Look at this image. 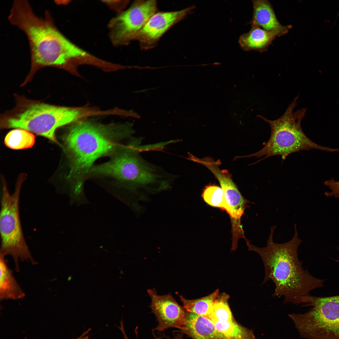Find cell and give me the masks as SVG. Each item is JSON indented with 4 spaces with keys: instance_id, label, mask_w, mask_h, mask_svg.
I'll return each instance as SVG.
<instances>
[{
    "instance_id": "18",
    "label": "cell",
    "mask_w": 339,
    "mask_h": 339,
    "mask_svg": "<svg viewBox=\"0 0 339 339\" xmlns=\"http://www.w3.org/2000/svg\"><path fill=\"white\" fill-rule=\"evenodd\" d=\"M35 142V136L31 132L21 128H16L10 131L4 140L7 147L15 150L31 148Z\"/></svg>"
},
{
    "instance_id": "9",
    "label": "cell",
    "mask_w": 339,
    "mask_h": 339,
    "mask_svg": "<svg viewBox=\"0 0 339 339\" xmlns=\"http://www.w3.org/2000/svg\"><path fill=\"white\" fill-rule=\"evenodd\" d=\"M157 10L155 0H137L111 19L108 28L113 45L117 47L126 45L136 40L140 31Z\"/></svg>"
},
{
    "instance_id": "17",
    "label": "cell",
    "mask_w": 339,
    "mask_h": 339,
    "mask_svg": "<svg viewBox=\"0 0 339 339\" xmlns=\"http://www.w3.org/2000/svg\"><path fill=\"white\" fill-rule=\"evenodd\" d=\"M219 293V289H217L207 296L191 300L186 299L182 295L179 296L186 311L208 318Z\"/></svg>"
},
{
    "instance_id": "8",
    "label": "cell",
    "mask_w": 339,
    "mask_h": 339,
    "mask_svg": "<svg viewBox=\"0 0 339 339\" xmlns=\"http://www.w3.org/2000/svg\"><path fill=\"white\" fill-rule=\"evenodd\" d=\"M303 304L312 308L303 314L288 315L301 336L307 339H339V295H310Z\"/></svg>"
},
{
    "instance_id": "19",
    "label": "cell",
    "mask_w": 339,
    "mask_h": 339,
    "mask_svg": "<svg viewBox=\"0 0 339 339\" xmlns=\"http://www.w3.org/2000/svg\"><path fill=\"white\" fill-rule=\"evenodd\" d=\"M213 322L217 329L228 339H258L252 330L242 326L235 320Z\"/></svg>"
},
{
    "instance_id": "22",
    "label": "cell",
    "mask_w": 339,
    "mask_h": 339,
    "mask_svg": "<svg viewBox=\"0 0 339 339\" xmlns=\"http://www.w3.org/2000/svg\"><path fill=\"white\" fill-rule=\"evenodd\" d=\"M102 2L109 8L119 14L124 11L129 3L126 0H103Z\"/></svg>"
},
{
    "instance_id": "4",
    "label": "cell",
    "mask_w": 339,
    "mask_h": 339,
    "mask_svg": "<svg viewBox=\"0 0 339 339\" xmlns=\"http://www.w3.org/2000/svg\"><path fill=\"white\" fill-rule=\"evenodd\" d=\"M15 106L0 117L1 129L21 128L56 142V130L61 127L95 116V108L85 105L68 107L31 100L15 94Z\"/></svg>"
},
{
    "instance_id": "21",
    "label": "cell",
    "mask_w": 339,
    "mask_h": 339,
    "mask_svg": "<svg viewBox=\"0 0 339 339\" xmlns=\"http://www.w3.org/2000/svg\"><path fill=\"white\" fill-rule=\"evenodd\" d=\"M202 196L209 205L224 210L223 193L221 188L215 185L207 186L203 190Z\"/></svg>"
},
{
    "instance_id": "23",
    "label": "cell",
    "mask_w": 339,
    "mask_h": 339,
    "mask_svg": "<svg viewBox=\"0 0 339 339\" xmlns=\"http://www.w3.org/2000/svg\"><path fill=\"white\" fill-rule=\"evenodd\" d=\"M325 185L328 186L331 190L326 191L325 195L328 197L339 198V181H336L333 178L326 180L324 182Z\"/></svg>"
},
{
    "instance_id": "11",
    "label": "cell",
    "mask_w": 339,
    "mask_h": 339,
    "mask_svg": "<svg viewBox=\"0 0 339 339\" xmlns=\"http://www.w3.org/2000/svg\"><path fill=\"white\" fill-rule=\"evenodd\" d=\"M195 8L192 6L179 11L156 12L140 31L136 40L139 42L143 49L153 47L167 30L183 19Z\"/></svg>"
},
{
    "instance_id": "15",
    "label": "cell",
    "mask_w": 339,
    "mask_h": 339,
    "mask_svg": "<svg viewBox=\"0 0 339 339\" xmlns=\"http://www.w3.org/2000/svg\"><path fill=\"white\" fill-rule=\"evenodd\" d=\"M250 31L242 34L239 39V43L245 51H266L272 42L277 37L275 34L265 30L256 25L250 24Z\"/></svg>"
},
{
    "instance_id": "12",
    "label": "cell",
    "mask_w": 339,
    "mask_h": 339,
    "mask_svg": "<svg viewBox=\"0 0 339 339\" xmlns=\"http://www.w3.org/2000/svg\"><path fill=\"white\" fill-rule=\"evenodd\" d=\"M223 193L224 210L229 215L231 221L232 234V248L236 249L238 240L245 239L241 223V218L250 202L241 195L232 177L225 176L219 180Z\"/></svg>"
},
{
    "instance_id": "1",
    "label": "cell",
    "mask_w": 339,
    "mask_h": 339,
    "mask_svg": "<svg viewBox=\"0 0 339 339\" xmlns=\"http://www.w3.org/2000/svg\"><path fill=\"white\" fill-rule=\"evenodd\" d=\"M9 23L25 34L30 53L29 72L21 86L30 82L37 71L46 67L56 68L81 77V65L98 67L101 59L76 45L58 29L50 12L40 17L26 0L13 1L8 16Z\"/></svg>"
},
{
    "instance_id": "26",
    "label": "cell",
    "mask_w": 339,
    "mask_h": 339,
    "mask_svg": "<svg viewBox=\"0 0 339 339\" xmlns=\"http://www.w3.org/2000/svg\"><path fill=\"white\" fill-rule=\"evenodd\" d=\"M338 249L339 250V247L338 248ZM335 261H337V262H338L339 263V260H335Z\"/></svg>"
},
{
    "instance_id": "14",
    "label": "cell",
    "mask_w": 339,
    "mask_h": 339,
    "mask_svg": "<svg viewBox=\"0 0 339 339\" xmlns=\"http://www.w3.org/2000/svg\"><path fill=\"white\" fill-rule=\"evenodd\" d=\"M177 331L192 339H228L210 319L187 311L184 328Z\"/></svg>"
},
{
    "instance_id": "3",
    "label": "cell",
    "mask_w": 339,
    "mask_h": 339,
    "mask_svg": "<svg viewBox=\"0 0 339 339\" xmlns=\"http://www.w3.org/2000/svg\"><path fill=\"white\" fill-rule=\"evenodd\" d=\"M130 123L104 124L86 119L71 124L64 141L71 160L68 177L82 186L83 178L97 159L124 146L118 143L134 134Z\"/></svg>"
},
{
    "instance_id": "2",
    "label": "cell",
    "mask_w": 339,
    "mask_h": 339,
    "mask_svg": "<svg viewBox=\"0 0 339 339\" xmlns=\"http://www.w3.org/2000/svg\"><path fill=\"white\" fill-rule=\"evenodd\" d=\"M294 225V236L288 242H274L275 226L271 227L266 247H258L248 239L246 242L248 250L257 253L263 262L265 276L261 285L271 280L275 286L273 297L284 296V304H298L304 303L312 290L322 287L324 280L315 277L303 268L297 253L302 240L298 237L296 225Z\"/></svg>"
},
{
    "instance_id": "5",
    "label": "cell",
    "mask_w": 339,
    "mask_h": 339,
    "mask_svg": "<svg viewBox=\"0 0 339 339\" xmlns=\"http://www.w3.org/2000/svg\"><path fill=\"white\" fill-rule=\"evenodd\" d=\"M132 143L110 161L93 167L90 173L115 178L129 186L160 190L169 188L178 176L145 159Z\"/></svg>"
},
{
    "instance_id": "6",
    "label": "cell",
    "mask_w": 339,
    "mask_h": 339,
    "mask_svg": "<svg viewBox=\"0 0 339 339\" xmlns=\"http://www.w3.org/2000/svg\"><path fill=\"white\" fill-rule=\"evenodd\" d=\"M299 96L294 98L284 114L273 120L268 119L262 115L258 116L268 123L271 128V135L264 146L256 152L243 157L264 156L257 163L268 157L280 155L282 160L288 155L301 150L315 149L327 152H339V148L323 146L314 143L303 132L301 122L305 116L306 108L294 111L297 105Z\"/></svg>"
},
{
    "instance_id": "10",
    "label": "cell",
    "mask_w": 339,
    "mask_h": 339,
    "mask_svg": "<svg viewBox=\"0 0 339 339\" xmlns=\"http://www.w3.org/2000/svg\"><path fill=\"white\" fill-rule=\"evenodd\" d=\"M147 292L151 299L149 307L158 322L152 331H162L171 328L179 331L183 330L186 315L183 307L179 305L170 293L159 295L155 288L148 289Z\"/></svg>"
},
{
    "instance_id": "20",
    "label": "cell",
    "mask_w": 339,
    "mask_h": 339,
    "mask_svg": "<svg viewBox=\"0 0 339 339\" xmlns=\"http://www.w3.org/2000/svg\"><path fill=\"white\" fill-rule=\"evenodd\" d=\"M229 296L223 293L215 300L208 318L213 322H228L235 320L228 304Z\"/></svg>"
},
{
    "instance_id": "7",
    "label": "cell",
    "mask_w": 339,
    "mask_h": 339,
    "mask_svg": "<svg viewBox=\"0 0 339 339\" xmlns=\"http://www.w3.org/2000/svg\"><path fill=\"white\" fill-rule=\"evenodd\" d=\"M24 178L23 175L19 176L12 194L9 193L6 183L3 180L1 198L0 255L5 257L11 256L17 272L19 271V261L33 265L37 264L27 245L21 223L19 202Z\"/></svg>"
},
{
    "instance_id": "24",
    "label": "cell",
    "mask_w": 339,
    "mask_h": 339,
    "mask_svg": "<svg viewBox=\"0 0 339 339\" xmlns=\"http://www.w3.org/2000/svg\"><path fill=\"white\" fill-rule=\"evenodd\" d=\"M118 328L120 329V330L121 331V332H122V334L123 335V337L124 338V339H129V338L127 336V335H126V333L125 332V329H124V325H123V320H122L121 321L120 325L119 327H118ZM135 334H136V339H137V334H138V331H137V329L136 328L135 329ZM155 339H169V337H168L165 336L164 337L162 336V337H161L160 338H155Z\"/></svg>"
},
{
    "instance_id": "16",
    "label": "cell",
    "mask_w": 339,
    "mask_h": 339,
    "mask_svg": "<svg viewBox=\"0 0 339 339\" xmlns=\"http://www.w3.org/2000/svg\"><path fill=\"white\" fill-rule=\"evenodd\" d=\"M0 300H17L24 298L25 294L8 266L7 260L0 255Z\"/></svg>"
},
{
    "instance_id": "25",
    "label": "cell",
    "mask_w": 339,
    "mask_h": 339,
    "mask_svg": "<svg viewBox=\"0 0 339 339\" xmlns=\"http://www.w3.org/2000/svg\"><path fill=\"white\" fill-rule=\"evenodd\" d=\"M90 330V328L87 331L83 332L81 336L75 339H89V336L87 335Z\"/></svg>"
},
{
    "instance_id": "13",
    "label": "cell",
    "mask_w": 339,
    "mask_h": 339,
    "mask_svg": "<svg viewBox=\"0 0 339 339\" xmlns=\"http://www.w3.org/2000/svg\"><path fill=\"white\" fill-rule=\"evenodd\" d=\"M253 13L250 24L257 25L263 30L280 37L287 34L291 25H283L279 21L271 3L266 0L252 1Z\"/></svg>"
}]
</instances>
